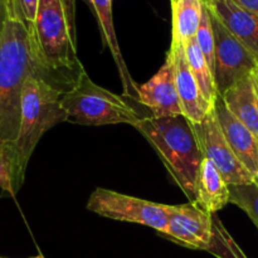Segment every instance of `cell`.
Here are the masks:
<instances>
[{
    "mask_svg": "<svg viewBox=\"0 0 258 258\" xmlns=\"http://www.w3.org/2000/svg\"><path fill=\"white\" fill-rule=\"evenodd\" d=\"M169 208L170 206L166 204L125 196L103 188L93 190L87 202V209L92 213L113 221L150 227L160 234L168 227Z\"/></svg>",
    "mask_w": 258,
    "mask_h": 258,
    "instance_id": "8992f818",
    "label": "cell"
},
{
    "mask_svg": "<svg viewBox=\"0 0 258 258\" xmlns=\"http://www.w3.org/2000/svg\"><path fill=\"white\" fill-rule=\"evenodd\" d=\"M185 48L186 60H188L189 68L198 83L199 91L202 93V97L206 101L207 106L209 108H213L216 105V101L218 98V92H217L216 81H214L213 72L209 68L196 38L184 45Z\"/></svg>",
    "mask_w": 258,
    "mask_h": 258,
    "instance_id": "ac0fdd59",
    "label": "cell"
},
{
    "mask_svg": "<svg viewBox=\"0 0 258 258\" xmlns=\"http://www.w3.org/2000/svg\"><path fill=\"white\" fill-rule=\"evenodd\" d=\"M128 100L96 85L85 72L77 85L62 96V107L68 122L77 125L127 123L136 127L146 117Z\"/></svg>",
    "mask_w": 258,
    "mask_h": 258,
    "instance_id": "5b68a950",
    "label": "cell"
},
{
    "mask_svg": "<svg viewBox=\"0 0 258 258\" xmlns=\"http://www.w3.org/2000/svg\"><path fill=\"white\" fill-rule=\"evenodd\" d=\"M42 78L60 92L72 90L80 80L54 70L29 32L20 8L10 13L0 37V139L14 143L20 122V101L25 81Z\"/></svg>",
    "mask_w": 258,
    "mask_h": 258,
    "instance_id": "6da1fadb",
    "label": "cell"
},
{
    "mask_svg": "<svg viewBox=\"0 0 258 258\" xmlns=\"http://www.w3.org/2000/svg\"><path fill=\"white\" fill-rule=\"evenodd\" d=\"M135 128L153 146L189 202H194L197 175L204 158L193 123L183 115L164 118L149 116Z\"/></svg>",
    "mask_w": 258,
    "mask_h": 258,
    "instance_id": "7a4b0ae2",
    "label": "cell"
},
{
    "mask_svg": "<svg viewBox=\"0 0 258 258\" xmlns=\"http://www.w3.org/2000/svg\"><path fill=\"white\" fill-rule=\"evenodd\" d=\"M229 203L239 207L258 229V179L248 184L229 185Z\"/></svg>",
    "mask_w": 258,
    "mask_h": 258,
    "instance_id": "ffe728a7",
    "label": "cell"
},
{
    "mask_svg": "<svg viewBox=\"0 0 258 258\" xmlns=\"http://www.w3.org/2000/svg\"><path fill=\"white\" fill-rule=\"evenodd\" d=\"M148 107L151 117L164 118L183 115L175 82V68L170 53L160 70L143 85L138 86V101Z\"/></svg>",
    "mask_w": 258,
    "mask_h": 258,
    "instance_id": "30bf717a",
    "label": "cell"
},
{
    "mask_svg": "<svg viewBox=\"0 0 258 258\" xmlns=\"http://www.w3.org/2000/svg\"><path fill=\"white\" fill-rule=\"evenodd\" d=\"M14 143L0 139V189L14 197L22 186Z\"/></svg>",
    "mask_w": 258,
    "mask_h": 258,
    "instance_id": "d6986e66",
    "label": "cell"
},
{
    "mask_svg": "<svg viewBox=\"0 0 258 258\" xmlns=\"http://www.w3.org/2000/svg\"><path fill=\"white\" fill-rule=\"evenodd\" d=\"M194 203L214 214L229 203V185L211 160L204 158L196 180Z\"/></svg>",
    "mask_w": 258,
    "mask_h": 258,
    "instance_id": "9a60e30c",
    "label": "cell"
},
{
    "mask_svg": "<svg viewBox=\"0 0 258 258\" xmlns=\"http://www.w3.org/2000/svg\"><path fill=\"white\" fill-rule=\"evenodd\" d=\"M83 2L87 3V5L95 14L98 23V28H100L101 37L103 40V45L107 47V49H110L113 60L117 66L118 75H120L121 83H122L123 96L128 97L130 100L138 101L139 85H136L127 66H126L117 37H116L112 17V0H83Z\"/></svg>",
    "mask_w": 258,
    "mask_h": 258,
    "instance_id": "4fadbf2b",
    "label": "cell"
},
{
    "mask_svg": "<svg viewBox=\"0 0 258 258\" xmlns=\"http://www.w3.org/2000/svg\"><path fill=\"white\" fill-rule=\"evenodd\" d=\"M252 80H253L254 83V88H256V93H257V97H258V66L256 67V70L252 72Z\"/></svg>",
    "mask_w": 258,
    "mask_h": 258,
    "instance_id": "d4e9b609",
    "label": "cell"
},
{
    "mask_svg": "<svg viewBox=\"0 0 258 258\" xmlns=\"http://www.w3.org/2000/svg\"><path fill=\"white\" fill-rule=\"evenodd\" d=\"M18 7H19L18 0H0V37H2L5 23H7L10 13Z\"/></svg>",
    "mask_w": 258,
    "mask_h": 258,
    "instance_id": "603a6c76",
    "label": "cell"
},
{
    "mask_svg": "<svg viewBox=\"0 0 258 258\" xmlns=\"http://www.w3.org/2000/svg\"><path fill=\"white\" fill-rule=\"evenodd\" d=\"M217 117L227 143L249 173L258 176V140L256 136L227 108L221 96L216 101Z\"/></svg>",
    "mask_w": 258,
    "mask_h": 258,
    "instance_id": "7c38bea8",
    "label": "cell"
},
{
    "mask_svg": "<svg viewBox=\"0 0 258 258\" xmlns=\"http://www.w3.org/2000/svg\"><path fill=\"white\" fill-rule=\"evenodd\" d=\"M76 0H38L35 34L54 70L80 80L86 72L77 54Z\"/></svg>",
    "mask_w": 258,
    "mask_h": 258,
    "instance_id": "277c9868",
    "label": "cell"
},
{
    "mask_svg": "<svg viewBox=\"0 0 258 258\" xmlns=\"http://www.w3.org/2000/svg\"><path fill=\"white\" fill-rule=\"evenodd\" d=\"M204 4L216 13L227 29L258 58V15L233 0H208Z\"/></svg>",
    "mask_w": 258,
    "mask_h": 258,
    "instance_id": "5bb4252c",
    "label": "cell"
},
{
    "mask_svg": "<svg viewBox=\"0 0 258 258\" xmlns=\"http://www.w3.org/2000/svg\"><path fill=\"white\" fill-rule=\"evenodd\" d=\"M196 40L208 63L209 68L214 75V68H216V35H214L213 24H212L211 15H209L208 8L204 4L203 18H202L201 25L197 32Z\"/></svg>",
    "mask_w": 258,
    "mask_h": 258,
    "instance_id": "44dd1931",
    "label": "cell"
},
{
    "mask_svg": "<svg viewBox=\"0 0 258 258\" xmlns=\"http://www.w3.org/2000/svg\"><path fill=\"white\" fill-rule=\"evenodd\" d=\"M193 128L198 138L203 158H207L216 165L228 185L248 184L256 180V176L247 170L227 143L217 117L216 108H212L201 123H193Z\"/></svg>",
    "mask_w": 258,
    "mask_h": 258,
    "instance_id": "ba28073f",
    "label": "cell"
},
{
    "mask_svg": "<svg viewBox=\"0 0 258 258\" xmlns=\"http://www.w3.org/2000/svg\"><path fill=\"white\" fill-rule=\"evenodd\" d=\"M30 258H44V257H43V256H40V254H39V256H35V257H30Z\"/></svg>",
    "mask_w": 258,
    "mask_h": 258,
    "instance_id": "484cf974",
    "label": "cell"
},
{
    "mask_svg": "<svg viewBox=\"0 0 258 258\" xmlns=\"http://www.w3.org/2000/svg\"><path fill=\"white\" fill-rule=\"evenodd\" d=\"M248 12L258 15V0H233Z\"/></svg>",
    "mask_w": 258,
    "mask_h": 258,
    "instance_id": "cb8c5ba5",
    "label": "cell"
},
{
    "mask_svg": "<svg viewBox=\"0 0 258 258\" xmlns=\"http://www.w3.org/2000/svg\"><path fill=\"white\" fill-rule=\"evenodd\" d=\"M168 52L171 54L174 68H175L176 90H178L183 116H185L190 122L201 123L206 118L211 108L207 106L206 101L202 97L198 83L189 68L185 48L181 44L171 43L170 49Z\"/></svg>",
    "mask_w": 258,
    "mask_h": 258,
    "instance_id": "8fae6325",
    "label": "cell"
},
{
    "mask_svg": "<svg viewBox=\"0 0 258 258\" xmlns=\"http://www.w3.org/2000/svg\"><path fill=\"white\" fill-rule=\"evenodd\" d=\"M257 179H258V176H257Z\"/></svg>",
    "mask_w": 258,
    "mask_h": 258,
    "instance_id": "83f0119b",
    "label": "cell"
},
{
    "mask_svg": "<svg viewBox=\"0 0 258 258\" xmlns=\"http://www.w3.org/2000/svg\"><path fill=\"white\" fill-rule=\"evenodd\" d=\"M59 90L47 81L32 76L24 83L20 101V122L17 140L18 173L22 183L33 151L42 136L58 123L67 121V115L62 107Z\"/></svg>",
    "mask_w": 258,
    "mask_h": 258,
    "instance_id": "3957f363",
    "label": "cell"
},
{
    "mask_svg": "<svg viewBox=\"0 0 258 258\" xmlns=\"http://www.w3.org/2000/svg\"><path fill=\"white\" fill-rule=\"evenodd\" d=\"M164 237L193 249L212 252L216 243V222L194 202L170 206L169 222Z\"/></svg>",
    "mask_w": 258,
    "mask_h": 258,
    "instance_id": "9c48e42d",
    "label": "cell"
},
{
    "mask_svg": "<svg viewBox=\"0 0 258 258\" xmlns=\"http://www.w3.org/2000/svg\"><path fill=\"white\" fill-rule=\"evenodd\" d=\"M221 97L227 108L258 140V97L252 76L237 82Z\"/></svg>",
    "mask_w": 258,
    "mask_h": 258,
    "instance_id": "2e32d148",
    "label": "cell"
},
{
    "mask_svg": "<svg viewBox=\"0 0 258 258\" xmlns=\"http://www.w3.org/2000/svg\"><path fill=\"white\" fill-rule=\"evenodd\" d=\"M208 12L216 35L214 81L218 96H222L232 86L252 75L258 66V58L227 29L216 13L209 8Z\"/></svg>",
    "mask_w": 258,
    "mask_h": 258,
    "instance_id": "52a82bcc",
    "label": "cell"
},
{
    "mask_svg": "<svg viewBox=\"0 0 258 258\" xmlns=\"http://www.w3.org/2000/svg\"><path fill=\"white\" fill-rule=\"evenodd\" d=\"M18 4H19L24 22L27 23L28 28H29V32L38 40L37 34H35V18H37L38 0H18Z\"/></svg>",
    "mask_w": 258,
    "mask_h": 258,
    "instance_id": "7402d4cb",
    "label": "cell"
},
{
    "mask_svg": "<svg viewBox=\"0 0 258 258\" xmlns=\"http://www.w3.org/2000/svg\"><path fill=\"white\" fill-rule=\"evenodd\" d=\"M173 12L171 43L185 45L194 39L204 12L203 0H170Z\"/></svg>",
    "mask_w": 258,
    "mask_h": 258,
    "instance_id": "e0dca14e",
    "label": "cell"
},
{
    "mask_svg": "<svg viewBox=\"0 0 258 258\" xmlns=\"http://www.w3.org/2000/svg\"><path fill=\"white\" fill-rule=\"evenodd\" d=\"M203 2H208V0H203Z\"/></svg>",
    "mask_w": 258,
    "mask_h": 258,
    "instance_id": "4316f807",
    "label": "cell"
}]
</instances>
